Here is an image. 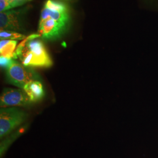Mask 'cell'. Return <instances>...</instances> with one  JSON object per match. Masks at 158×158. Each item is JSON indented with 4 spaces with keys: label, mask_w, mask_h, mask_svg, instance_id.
<instances>
[{
    "label": "cell",
    "mask_w": 158,
    "mask_h": 158,
    "mask_svg": "<svg viewBox=\"0 0 158 158\" xmlns=\"http://www.w3.org/2000/svg\"><path fill=\"white\" fill-rule=\"evenodd\" d=\"M143 2L149 7L158 10V0H143Z\"/></svg>",
    "instance_id": "obj_11"
},
{
    "label": "cell",
    "mask_w": 158,
    "mask_h": 158,
    "mask_svg": "<svg viewBox=\"0 0 158 158\" xmlns=\"http://www.w3.org/2000/svg\"><path fill=\"white\" fill-rule=\"evenodd\" d=\"M66 1H67V0H66Z\"/></svg>",
    "instance_id": "obj_14"
},
{
    "label": "cell",
    "mask_w": 158,
    "mask_h": 158,
    "mask_svg": "<svg viewBox=\"0 0 158 158\" xmlns=\"http://www.w3.org/2000/svg\"><path fill=\"white\" fill-rule=\"evenodd\" d=\"M70 19L68 6L60 2L47 0L41 11L38 33L44 39H59L67 31Z\"/></svg>",
    "instance_id": "obj_1"
},
{
    "label": "cell",
    "mask_w": 158,
    "mask_h": 158,
    "mask_svg": "<svg viewBox=\"0 0 158 158\" xmlns=\"http://www.w3.org/2000/svg\"><path fill=\"white\" fill-rule=\"evenodd\" d=\"M25 111L17 108H1L0 110V138L10 134L27 118Z\"/></svg>",
    "instance_id": "obj_4"
},
{
    "label": "cell",
    "mask_w": 158,
    "mask_h": 158,
    "mask_svg": "<svg viewBox=\"0 0 158 158\" xmlns=\"http://www.w3.org/2000/svg\"><path fill=\"white\" fill-rule=\"evenodd\" d=\"M6 81L23 89L25 85L35 80H40V75L31 68L12 60L6 68Z\"/></svg>",
    "instance_id": "obj_3"
},
{
    "label": "cell",
    "mask_w": 158,
    "mask_h": 158,
    "mask_svg": "<svg viewBox=\"0 0 158 158\" xmlns=\"http://www.w3.org/2000/svg\"><path fill=\"white\" fill-rule=\"evenodd\" d=\"M40 34H32L27 37L16 48L14 59L19 58L23 65L29 67L48 68L52 61L43 42L35 38Z\"/></svg>",
    "instance_id": "obj_2"
},
{
    "label": "cell",
    "mask_w": 158,
    "mask_h": 158,
    "mask_svg": "<svg viewBox=\"0 0 158 158\" xmlns=\"http://www.w3.org/2000/svg\"><path fill=\"white\" fill-rule=\"evenodd\" d=\"M17 42L15 40H2L0 42L1 56L9 59L14 57Z\"/></svg>",
    "instance_id": "obj_8"
},
{
    "label": "cell",
    "mask_w": 158,
    "mask_h": 158,
    "mask_svg": "<svg viewBox=\"0 0 158 158\" xmlns=\"http://www.w3.org/2000/svg\"><path fill=\"white\" fill-rule=\"evenodd\" d=\"M31 102L27 94L21 89L5 88L0 97L1 108L10 106L25 107Z\"/></svg>",
    "instance_id": "obj_5"
},
{
    "label": "cell",
    "mask_w": 158,
    "mask_h": 158,
    "mask_svg": "<svg viewBox=\"0 0 158 158\" xmlns=\"http://www.w3.org/2000/svg\"><path fill=\"white\" fill-rule=\"evenodd\" d=\"M0 60H1V66L3 67V68H6L11 62L12 59L1 56Z\"/></svg>",
    "instance_id": "obj_12"
},
{
    "label": "cell",
    "mask_w": 158,
    "mask_h": 158,
    "mask_svg": "<svg viewBox=\"0 0 158 158\" xmlns=\"http://www.w3.org/2000/svg\"><path fill=\"white\" fill-rule=\"evenodd\" d=\"M27 8L8 10L0 14L1 30L17 31L22 29L23 19Z\"/></svg>",
    "instance_id": "obj_6"
},
{
    "label": "cell",
    "mask_w": 158,
    "mask_h": 158,
    "mask_svg": "<svg viewBox=\"0 0 158 158\" xmlns=\"http://www.w3.org/2000/svg\"><path fill=\"white\" fill-rule=\"evenodd\" d=\"M25 0H0V11H6L10 9L21 6Z\"/></svg>",
    "instance_id": "obj_9"
},
{
    "label": "cell",
    "mask_w": 158,
    "mask_h": 158,
    "mask_svg": "<svg viewBox=\"0 0 158 158\" xmlns=\"http://www.w3.org/2000/svg\"><path fill=\"white\" fill-rule=\"evenodd\" d=\"M25 1H30V0H25Z\"/></svg>",
    "instance_id": "obj_13"
},
{
    "label": "cell",
    "mask_w": 158,
    "mask_h": 158,
    "mask_svg": "<svg viewBox=\"0 0 158 158\" xmlns=\"http://www.w3.org/2000/svg\"><path fill=\"white\" fill-rule=\"evenodd\" d=\"M0 37L2 40H25L27 36L23 34L18 33L17 32L11 31L1 30Z\"/></svg>",
    "instance_id": "obj_10"
},
{
    "label": "cell",
    "mask_w": 158,
    "mask_h": 158,
    "mask_svg": "<svg viewBox=\"0 0 158 158\" xmlns=\"http://www.w3.org/2000/svg\"><path fill=\"white\" fill-rule=\"evenodd\" d=\"M23 90L27 94L32 102H40L45 96L43 85L39 80L29 82L25 85Z\"/></svg>",
    "instance_id": "obj_7"
}]
</instances>
